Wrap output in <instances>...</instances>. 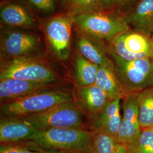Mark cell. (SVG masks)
Returning a JSON list of instances; mask_svg holds the SVG:
<instances>
[{
  "instance_id": "6da1fadb",
  "label": "cell",
  "mask_w": 153,
  "mask_h": 153,
  "mask_svg": "<svg viewBox=\"0 0 153 153\" xmlns=\"http://www.w3.org/2000/svg\"><path fill=\"white\" fill-rule=\"evenodd\" d=\"M94 131L79 128H54L38 130L26 143L44 150L93 153Z\"/></svg>"
},
{
  "instance_id": "7a4b0ae2",
  "label": "cell",
  "mask_w": 153,
  "mask_h": 153,
  "mask_svg": "<svg viewBox=\"0 0 153 153\" xmlns=\"http://www.w3.org/2000/svg\"><path fill=\"white\" fill-rule=\"evenodd\" d=\"M108 51L125 95L138 93L153 86L152 57L126 61L109 48Z\"/></svg>"
},
{
  "instance_id": "3957f363",
  "label": "cell",
  "mask_w": 153,
  "mask_h": 153,
  "mask_svg": "<svg viewBox=\"0 0 153 153\" xmlns=\"http://www.w3.org/2000/svg\"><path fill=\"white\" fill-rule=\"evenodd\" d=\"M70 101H73V98L69 93L44 89L1 104V111L6 117L20 118L44 112Z\"/></svg>"
},
{
  "instance_id": "277c9868",
  "label": "cell",
  "mask_w": 153,
  "mask_h": 153,
  "mask_svg": "<svg viewBox=\"0 0 153 153\" xmlns=\"http://www.w3.org/2000/svg\"><path fill=\"white\" fill-rule=\"evenodd\" d=\"M74 18L77 26L85 33L110 42L131 29L124 16L117 12L103 10L79 13Z\"/></svg>"
},
{
  "instance_id": "5b68a950",
  "label": "cell",
  "mask_w": 153,
  "mask_h": 153,
  "mask_svg": "<svg viewBox=\"0 0 153 153\" xmlns=\"http://www.w3.org/2000/svg\"><path fill=\"white\" fill-rule=\"evenodd\" d=\"M38 130L79 128L83 125L82 111L73 101L59 104L44 112L20 117Z\"/></svg>"
},
{
  "instance_id": "8992f818",
  "label": "cell",
  "mask_w": 153,
  "mask_h": 153,
  "mask_svg": "<svg viewBox=\"0 0 153 153\" xmlns=\"http://www.w3.org/2000/svg\"><path fill=\"white\" fill-rule=\"evenodd\" d=\"M15 78L52 85L58 77L48 65L29 56L9 59L2 64L0 80Z\"/></svg>"
},
{
  "instance_id": "52a82bcc",
  "label": "cell",
  "mask_w": 153,
  "mask_h": 153,
  "mask_svg": "<svg viewBox=\"0 0 153 153\" xmlns=\"http://www.w3.org/2000/svg\"><path fill=\"white\" fill-rule=\"evenodd\" d=\"M109 48L126 61L152 57L150 38L131 29L112 40Z\"/></svg>"
},
{
  "instance_id": "ba28073f",
  "label": "cell",
  "mask_w": 153,
  "mask_h": 153,
  "mask_svg": "<svg viewBox=\"0 0 153 153\" xmlns=\"http://www.w3.org/2000/svg\"><path fill=\"white\" fill-rule=\"evenodd\" d=\"M74 16L61 15L48 22L45 33L51 47L61 60H66L70 54L71 27Z\"/></svg>"
},
{
  "instance_id": "9c48e42d",
  "label": "cell",
  "mask_w": 153,
  "mask_h": 153,
  "mask_svg": "<svg viewBox=\"0 0 153 153\" xmlns=\"http://www.w3.org/2000/svg\"><path fill=\"white\" fill-rule=\"evenodd\" d=\"M40 44V39L36 35L10 31L1 35V51L10 59L27 57L38 49Z\"/></svg>"
},
{
  "instance_id": "30bf717a",
  "label": "cell",
  "mask_w": 153,
  "mask_h": 153,
  "mask_svg": "<svg viewBox=\"0 0 153 153\" xmlns=\"http://www.w3.org/2000/svg\"><path fill=\"white\" fill-rule=\"evenodd\" d=\"M123 100L122 120L116 141L127 148L136 140L141 129L136 93L126 94Z\"/></svg>"
},
{
  "instance_id": "8fae6325",
  "label": "cell",
  "mask_w": 153,
  "mask_h": 153,
  "mask_svg": "<svg viewBox=\"0 0 153 153\" xmlns=\"http://www.w3.org/2000/svg\"><path fill=\"white\" fill-rule=\"evenodd\" d=\"M38 131L22 118L4 117L0 121L1 143H20L30 141Z\"/></svg>"
},
{
  "instance_id": "7c38bea8",
  "label": "cell",
  "mask_w": 153,
  "mask_h": 153,
  "mask_svg": "<svg viewBox=\"0 0 153 153\" xmlns=\"http://www.w3.org/2000/svg\"><path fill=\"white\" fill-rule=\"evenodd\" d=\"M52 85L15 78L0 80L1 102L4 103L45 89Z\"/></svg>"
},
{
  "instance_id": "4fadbf2b",
  "label": "cell",
  "mask_w": 153,
  "mask_h": 153,
  "mask_svg": "<svg viewBox=\"0 0 153 153\" xmlns=\"http://www.w3.org/2000/svg\"><path fill=\"white\" fill-rule=\"evenodd\" d=\"M133 30L150 38L153 35V0H139L124 16Z\"/></svg>"
},
{
  "instance_id": "5bb4252c",
  "label": "cell",
  "mask_w": 153,
  "mask_h": 153,
  "mask_svg": "<svg viewBox=\"0 0 153 153\" xmlns=\"http://www.w3.org/2000/svg\"><path fill=\"white\" fill-rule=\"evenodd\" d=\"M121 99H109L103 110L95 117L94 131L104 132L116 140L122 120L120 112Z\"/></svg>"
},
{
  "instance_id": "9a60e30c",
  "label": "cell",
  "mask_w": 153,
  "mask_h": 153,
  "mask_svg": "<svg viewBox=\"0 0 153 153\" xmlns=\"http://www.w3.org/2000/svg\"><path fill=\"white\" fill-rule=\"evenodd\" d=\"M78 92L83 106L94 117L103 110L109 100L107 95L96 84L79 86Z\"/></svg>"
},
{
  "instance_id": "2e32d148",
  "label": "cell",
  "mask_w": 153,
  "mask_h": 153,
  "mask_svg": "<svg viewBox=\"0 0 153 153\" xmlns=\"http://www.w3.org/2000/svg\"><path fill=\"white\" fill-rule=\"evenodd\" d=\"M107 95L109 99L124 98L125 94L115 72L113 62L99 66L95 83Z\"/></svg>"
},
{
  "instance_id": "e0dca14e",
  "label": "cell",
  "mask_w": 153,
  "mask_h": 153,
  "mask_svg": "<svg viewBox=\"0 0 153 153\" xmlns=\"http://www.w3.org/2000/svg\"><path fill=\"white\" fill-rule=\"evenodd\" d=\"M0 17L2 22L11 26L33 27L36 23L27 10L17 4H6L1 7Z\"/></svg>"
},
{
  "instance_id": "ac0fdd59",
  "label": "cell",
  "mask_w": 153,
  "mask_h": 153,
  "mask_svg": "<svg viewBox=\"0 0 153 153\" xmlns=\"http://www.w3.org/2000/svg\"><path fill=\"white\" fill-rule=\"evenodd\" d=\"M76 47L80 55L99 66L108 65L112 63L108 49H105L102 44L86 37H81L78 40Z\"/></svg>"
},
{
  "instance_id": "d6986e66",
  "label": "cell",
  "mask_w": 153,
  "mask_h": 153,
  "mask_svg": "<svg viewBox=\"0 0 153 153\" xmlns=\"http://www.w3.org/2000/svg\"><path fill=\"white\" fill-rule=\"evenodd\" d=\"M141 129L153 127V86L136 93Z\"/></svg>"
},
{
  "instance_id": "ffe728a7",
  "label": "cell",
  "mask_w": 153,
  "mask_h": 153,
  "mask_svg": "<svg viewBox=\"0 0 153 153\" xmlns=\"http://www.w3.org/2000/svg\"><path fill=\"white\" fill-rule=\"evenodd\" d=\"M75 68L76 80L79 86H88L95 83L98 65L78 54L76 57Z\"/></svg>"
},
{
  "instance_id": "44dd1931",
  "label": "cell",
  "mask_w": 153,
  "mask_h": 153,
  "mask_svg": "<svg viewBox=\"0 0 153 153\" xmlns=\"http://www.w3.org/2000/svg\"><path fill=\"white\" fill-rule=\"evenodd\" d=\"M93 153H127L126 146L114 137L102 131H94Z\"/></svg>"
},
{
  "instance_id": "7402d4cb",
  "label": "cell",
  "mask_w": 153,
  "mask_h": 153,
  "mask_svg": "<svg viewBox=\"0 0 153 153\" xmlns=\"http://www.w3.org/2000/svg\"><path fill=\"white\" fill-rule=\"evenodd\" d=\"M126 148L127 153H153V127L141 129L136 140Z\"/></svg>"
},
{
  "instance_id": "603a6c76",
  "label": "cell",
  "mask_w": 153,
  "mask_h": 153,
  "mask_svg": "<svg viewBox=\"0 0 153 153\" xmlns=\"http://www.w3.org/2000/svg\"><path fill=\"white\" fill-rule=\"evenodd\" d=\"M79 13L103 10L100 0H69Z\"/></svg>"
},
{
  "instance_id": "cb8c5ba5",
  "label": "cell",
  "mask_w": 153,
  "mask_h": 153,
  "mask_svg": "<svg viewBox=\"0 0 153 153\" xmlns=\"http://www.w3.org/2000/svg\"><path fill=\"white\" fill-rule=\"evenodd\" d=\"M27 146L21 143H1L0 153H40L38 149Z\"/></svg>"
},
{
  "instance_id": "d4e9b609",
  "label": "cell",
  "mask_w": 153,
  "mask_h": 153,
  "mask_svg": "<svg viewBox=\"0 0 153 153\" xmlns=\"http://www.w3.org/2000/svg\"><path fill=\"white\" fill-rule=\"evenodd\" d=\"M30 5L37 10L45 13L55 11L56 0H27Z\"/></svg>"
},
{
  "instance_id": "484cf974",
  "label": "cell",
  "mask_w": 153,
  "mask_h": 153,
  "mask_svg": "<svg viewBox=\"0 0 153 153\" xmlns=\"http://www.w3.org/2000/svg\"><path fill=\"white\" fill-rule=\"evenodd\" d=\"M139 0H116L114 9L124 16L136 5Z\"/></svg>"
},
{
  "instance_id": "4316f807",
  "label": "cell",
  "mask_w": 153,
  "mask_h": 153,
  "mask_svg": "<svg viewBox=\"0 0 153 153\" xmlns=\"http://www.w3.org/2000/svg\"><path fill=\"white\" fill-rule=\"evenodd\" d=\"M103 9L109 10L114 9L116 0H100Z\"/></svg>"
},
{
  "instance_id": "83f0119b",
  "label": "cell",
  "mask_w": 153,
  "mask_h": 153,
  "mask_svg": "<svg viewBox=\"0 0 153 153\" xmlns=\"http://www.w3.org/2000/svg\"><path fill=\"white\" fill-rule=\"evenodd\" d=\"M30 146H32L33 148H35L38 149L40 153H81L74 152H69V151H62V150H44L40 148H38L36 146H33V145H29Z\"/></svg>"
},
{
  "instance_id": "f1b7e54d",
  "label": "cell",
  "mask_w": 153,
  "mask_h": 153,
  "mask_svg": "<svg viewBox=\"0 0 153 153\" xmlns=\"http://www.w3.org/2000/svg\"><path fill=\"white\" fill-rule=\"evenodd\" d=\"M151 45H152V57L153 59V35L150 37Z\"/></svg>"
},
{
  "instance_id": "f546056e",
  "label": "cell",
  "mask_w": 153,
  "mask_h": 153,
  "mask_svg": "<svg viewBox=\"0 0 153 153\" xmlns=\"http://www.w3.org/2000/svg\"><path fill=\"white\" fill-rule=\"evenodd\" d=\"M64 1H69V0H64Z\"/></svg>"
}]
</instances>
